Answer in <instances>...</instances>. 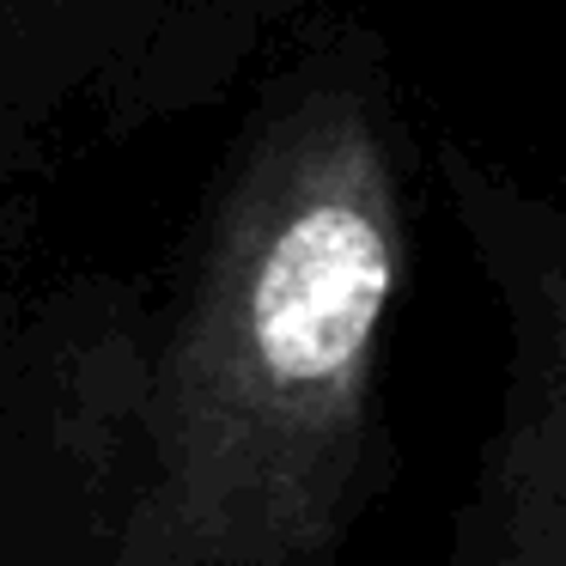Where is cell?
<instances>
[{"instance_id":"6da1fadb","label":"cell","mask_w":566,"mask_h":566,"mask_svg":"<svg viewBox=\"0 0 566 566\" xmlns=\"http://www.w3.org/2000/svg\"><path fill=\"white\" fill-rule=\"evenodd\" d=\"M396 286L384 177L359 123H329L286 208L274 213L244 286L256 366L286 390L335 384L359 366Z\"/></svg>"}]
</instances>
